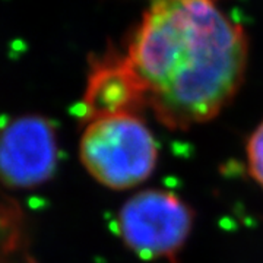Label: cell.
<instances>
[{"label": "cell", "mask_w": 263, "mask_h": 263, "mask_svg": "<svg viewBox=\"0 0 263 263\" xmlns=\"http://www.w3.org/2000/svg\"><path fill=\"white\" fill-rule=\"evenodd\" d=\"M119 53L146 110L167 129L189 130L233 101L249 43L215 0H157Z\"/></svg>", "instance_id": "1"}, {"label": "cell", "mask_w": 263, "mask_h": 263, "mask_svg": "<svg viewBox=\"0 0 263 263\" xmlns=\"http://www.w3.org/2000/svg\"><path fill=\"white\" fill-rule=\"evenodd\" d=\"M79 157L98 183L126 190L143 183L155 171L158 143L139 114H116L86 123Z\"/></svg>", "instance_id": "2"}, {"label": "cell", "mask_w": 263, "mask_h": 263, "mask_svg": "<svg viewBox=\"0 0 263 263\" xmlns=\"http://www.w3.org/2000/svg\"><path fill=\"white\" fill-rule=\"evenodd\" d=\"M195 214L173 192L151 189L129 197L119 212L123 243L142 259L176 262L193 230Z\"/></svg>", "instance_id": "3"}, {"label": "cell", "mask_w": 263, "mask_h": 263, "mask_svg": "<svg viewBox=\"0 0 263 263\" xmlns=\"http://www.w3.org/2000/svg\"><path fill=\"white\" fill-rule=\"evenodd\" d=\"M54 124L40 114H24L0 130V184L32 189L44 184L57 168Z\"/></svg>", "instance_id": "4"}, {"label": "cell", "mask_w": 263, "mask_h": 263, "mask_svg": "<svg viewBox=\"0 0 263 263\" xmlns=\"http://www.w3.org/2000/svg\"><path fill=\"white\" fill-rule=\"evenodd\" d=\"M146 110L143 95L119 51H108L91 65L82 97L85 123Z\"/></svg>", "instance_id": "5"}, {"label": "cell", "mask_w": 263, "mask_h": 263, "mask_svg": "<svg viewBox=\"0 0 263 263\" xmlns=\"http://www.w3.org/2000/svg\"><path fill=\"white\" fill-rule=\"evenodd\" d=\"M0 263H37L27 214L0 189Z\"/></svg>", "instance_id": "6"}, {"label": "cell", "mask_w": 263, "mask_h": 263, "mask_svg": "<svg viewBox=\"0 0 263 263\" xmlns=\"http://www.w3.org/2000/svg\"><path fill=\"white\" fill-rule=\"evenodd\" d=\"M246 155L252 179L263 189V122L250 135L246 145Z\"/></svg>", "instance_id": "7"}, {"label": "cell", "mask_w": 263, "mask_h": 263, "mask_svg": "<svg viewBox=\"0 0 263 263\" xmlns=\"http://www.w3.org/2000/svg\"><path fill=\"white\" fill-rule=\"evenodd\" d=\"M155 2H157V0H155Z\"/></svg>", "instance_id": "8"}]
</instances>
